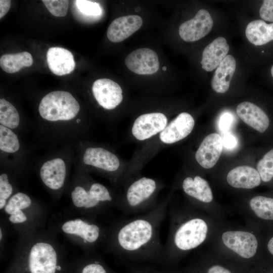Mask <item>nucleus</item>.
<instances>
[{
    "instance_id": "obj_33",
    "label": "nucleus",
    "mask_w": 273,
    "mask_h": 273,
    "mask_svg": "<svg viewBox=\"0 0 273 273\" xmlns=\"http://www.w3.org/2000/svg\"><path fill=\"white\" fill-rule=\"evenodd\" d=\"M43 3L51 14L56 17L66 15L69 1L67 0H43Z\"/></svg>"
},
{
    "instance_id": "obj_36",
    "label": "nucleus",
    "mask_w": 273,
    "mask_h": 273,
    "mask_svg": "<svg viewBox=\"0 0 273 273\" xmlns=\"http://www.w3.org/2000/svg\"><path fill=\"white\" fill-rule=\"evenodd\" d=\"M129 273H162L161 269L143 265H132L129 267Z\"/></svg>"
},
{
    "instance_id": "obj_21",
    "label": "nucleus",
    "mask_w": 273,
    "mask_h": 273,
    "mask_svg": "<svg viewBox=\"0 0 273 273\" xmlns=\"http://www.w3.org/2000/svg\"><path fill=\"white\" fill-rule=\"evenodd\" d=\"M226 181L233 188L251 189L259 186L261 179L256 169L250 166L241 165L229 171Z\"/></svg>"
},
{
    "instance_id": "obj_31",
    "label": "nucleus",
    "mask_w": 273,
    "mask_h": 273,
    "mask_svg": "<svg viewBox=\"0 0 273 273\" xmlns=\"http://www.w3.org/2000/svg\"><path fill=\"white\" fill-rule=\"evenodd\" d=\"M0 175V209L5 207L7 200L10 197L13 192V187L10 183L8 169L1 167Z\"/></svg>"
},
{
    "instance_id": "obj_1",
    "label": "nucleus",
    "mask_w": 273,
    "mask_h": 273,
    "mask_svg": "<svg viewBox=\"0 0 273 273\" xmlns=\"http://www.w3.org/2000/svg\"><path fill=\"white\" fill-rule=\"evenodd\" d=\"M170 199L169 196L153 209L124 220L118 225L113 243L119 255L132 262L161 265L164 246L160 229Z\"/></svg>"
},
{
    "instance_id": "obj_6",
    "label": "nucleus",
    "mask_w": 273,
    "mask_h": 273,
    "mask_svg": "<svg viewBox=\"0 0 273 273\" xmlns=\"http://www.w3.org/2000/svg\"><path fill=\"white\" fill-rule=\"evenodd\" d=\"M161 185L156 179L143 176L131 180L123 195L117 201L120 209L125 214H141L158 205L156 197Z\"/></svg>"
},
{
    "instance_id": "obj_30",
    "label": "nucleus",
    "mask_w": 273,
    "mask_h": 273,
    "mask_svg": "<svg viewBox=\"0 0 273 273\" xmlns=\"http://www.w3.org/2000/svg\"><path fill=\"white\" fill-rule=\"evenodd\" d=\"M261 181L268 182L273 178V148L267 152L257 165Z\"/></svg>"
},
{
    "instance_id": "obj_18",
    "label": "nucleus",
    "mask_w": 273,
    "mask_h": 273,
    "mask_svg": "<svg viewBox=\"0 0 273 273\" xmlns=\"http://www.w3.org/2000/svg\"><path fill=\"white\" fill-rule=\"evenodd\" d=\"M181 187L184 193L198 205L207 204L213 200L209 183L199 175L186 177L182 180Z\"/></svg>"
},
{
    "instance_id": "obj_24",
    "label": "nucleus",
    "mask_w": 273,
    "mask_h": 273,
    "mask_svg": "<svg viewBox=\"0 0 273 273\" xmlns=\"http://www.w3.org/2000/svg\"><path fill=\"white\" fill-rule=\"evenodd\" d=\"M236 67L234 57L230 55H227L218 66L213 76L211 84L214 91L221 94L228 91Z\"/></svg>"
},
{
    "instance_id": "obj_20",
    "label": "nucleus",
    "mask_w": 273,
    "mask_h": 273,
    "mask_svg": "<svg viewBox=\"0 0 273 273\" xmlns=\"http://www.w3.org/2000/svg\"><path fill=\"white\" fill-rule=\"evenodd\" d=\"M47 61L50 70L56 75L69 74L75 67L72 54L61 47L50 48L47 53Z\"/></svg>"
},
{
    "instance_id": "obj_7",
    "label": "nucleus",
    "mask_w": 273,
    "mask_h": 273,
    "mask_svg": "<svg viewBox=\"0 0 273 273\" xmlns=\"http://www.w3.org/2000/svg\"><path fill=\"white\" fill-rule=\"evenodd\" d=\"M28 150L20 135L0 124V165L11 170L28 165Z\"/></svg>"
},
{
    "instance_id": "obj_12",
    "label": "nucleus",
    "mask_w": 273,
    "mask_h": 273,
    "mask_svg": "<svg viewBox=\"0 0 273 273\" xmlns=\"http://www.w3.org/2000/svg\"><path fill=\"white\" fill-rule=\"evenodd\" d=\"M92 93L98 104L108 111L115 109L123 100L122 90L120 86L108 78L96 80L92 86Z\"/></svg>"
},
{
    "instance_id": "obj_35",
    "label": "nucleus",
    "mask_w": 273,
    "mask_h": 273,
    "mask_svg": "<svg viewBox=\"0 0 273 273\" xmlns=\"http://www.w3.org/2000/svg\"><path fill=\"white\" fill-rule=\"evenodd\" d=\"M259 13L263 20L273 23V0H264Z\"/></svg>"
},
{
    "instance_id": "obj_42",
    "label": "nucleus",
    "mask_w": 273,
    "mask_h": 273,
    "mask_svg": "<svg viewBox=\"0 0 273 273\" xmlns=\"http://www.w3.org/2000/svg\"><path fill=\"white\" fill-rule=\"evenodd\" d=\"M162 270V273H173L171 271H167V270Z\"/></svg>"
},
{
    "instance_id": "obj_13",
    "label": "nucleus",
    "mask_w": 273,
    "mask_h": 273,
    "mask_svg": "<svg viewBox=\"0 0 273 273\" xmlns=\"http://www.w3.org/2000/svg\"><path fill=\"white\" fill-rule=\"evenodd\" d=\"M213 23L209 13L206 10L201 9L193 18L180 25L178 30L179 35L186 41H196L209 33Z\"/></svg>"
},
{
    "instance_id": "obj_27",
    "label": "nucleus",
    "mask_w": 273,
    "mask_h": 273,
    "mask_svg": "<svg viewBox=\"0 0 273 273\" xmlns=\"http://www.w3.org/2000/svg\"><path fill=\"white\" fill-rule=\"evenodd\" d=\"M32 201L26 194L18 192L9 199L5 207V211L10 215V221L14 223H22L27 220V216L21 210L29 207Z\"/></svg>"
},
{
    "instance_id": "obj_26",
    "label": "nucleus",
    "mask_w": 273,
    "mask_h": 273,
    "mask_svg": "<svg viewBox=\"0 0 273 273\" xmlns=\"http://www.w3.org/2000/svg\"><path fill=\"white\" fill-rule=\"evenodd\" d=\"M245 34L251 43L265 44L273 40V23L267 24L262 20L251 21L246 27Z\"/></svg>"
},
{
    "instance_id": "obj_16",
    "label": "nucleus",
    "mask_w": 273,
    "mask_h": 273,
    "mask_svg": "<svg viewBox=\"0 0 273 273\" xmlns=\"http://www.w3.org/2000/svg\"><path fill=\"white\" fill-rule=\"evenodd\" d=\"M223 140L217 133L206 136L198 148L195 159L204 168L213 167L219 160L223 148Z\"/></svg>"
},
{
    "instance_id": "obj_38",
    "label": "nucleus",
    "mask_w": 273,
    "mask_h": 273,
    "mask_svg": "<svg viewBox=\"0 0 273 273\" xmlns=\"http://www.w3.org/2000/svg\"><path fill=\"white\" fill-rule=\"evenodd\" d=\"M222 140L223 145L227 148L232 149L236 145V140L233 135L227 134L224 136Z\"/></svg>"
},
{
    "instance_id": "obj_22",
    "label": "nucleus",
    "mask_w": 273,
    "mask_h": 273,
    "mask_svg": "<svg viewBox=\"0 0 273 273\" xmlns=\"http://www.w3.org/2000/svg\"><path fill=\"white\" fill-rule=\"evenodd\" d=\"M230 47L226 39L222 37L215 38L204 49L201 64L206 71L216 68L227 56Z\"/></svg>"
},
{
    "instance_id": "obj_19",
    "label": "nucleus",
    "mask_w": 273,
    "mask_h": 273,
    "mask_svg": "<svg viewBox=\"0 0 273 273\" xmlns=\"http://www.w3.org/2000/svg\"><path fill=\"white\" fill-rule=\"evenodd\" d=\"M236 112L243 122L260 133L264 132L269 126V120L266 114L252 103L244 102L239 104Z\"/></svg>"
},
{
    "instance_id": "obj_32",
    "label": "nucleus",
    "mask_w": 273,
    "mask_h": 273,
    "mask_svg": "<svg viewBox=\"0 0 273 273\" xmlns=\"http://www.w3.org/2000/svg\"><path fill=\"white\" fill-rule=\"evenodd\" d=\"M78 12L87 16H98L102 13L100 5L89 1L78 0L74 2Z\"/></svg>"
},
{
    "instance_id": "obj_44",
    "label": "nucleus",
    "mask_w": 273,
    "mask_h": 273,
    "mask_svg": "<svg viewBox=\"0 0 273 273\" xmlns=\"http://www.w3.org/2000/svg\"><path fill=\"white\" fill-rule=\"evenodd\" d=\"M2 238V230L1 229L0 230V239L1 240Z\"/></svg>"
},
{
    "instance_id": "obj_3",
    "label": "nucleus",
    "mask_w": 273,
    "mask_h": 273,
    "mask_svg": "<svg viewBox=\"0 0 273 273\" xmlns=\"http://www.w3.org/2000/svg\"><path fill=\"white\" fill-rule=\"evenodd\" d=\"M170 228L161 265H171L202 245L210 233L207 219L194 209H169Z\"/></svg>"
},
{
    "instance_id": "obj_8",
    "label": "nucleus",
    "mask_w": 273,
    "mask_h": 273,
    "mask_svg": "<svg viewBox=\"0 0 273 273\" xmlns=\"http://www.w3.org/2000/svg\"><path fill=\"white\" fill-rule=\"evenodd\" d=\"M72 201L78 208L93 209L102 204L114 202L115 198L111 192L104 185L90 181L85 185H77L71 192Z\"/></svg>"
},
{
    "instance_id": "obj_23",
    "label": "nucleus",
    "mask_w": 273,
    "mask_h": 273,
    "mask_svg": "<svg viewBox=\"0 0 273 273\" xmlns=\"http://www.w3.org/2000/svg\"><path fill=\"white\" fill-rule=\"evenodd\" d=\"M0 124L17 133H24L29 125L25 123L15 106L4 98L0 99Z\"/></svg>"
},
{
    "instance_id": "obj_2",
    "label": "nucleus",
    "mask_w": 273,
    "mask_h": 273,
    "mask_svg": "<svg viewBox=\"0 0 273 273\" xmlns=\"http://www.w3.org/2000/svg\"><path fill=\"white\" fill-rule=\"evenodd\" d=\"M37 111L36 134L49 146L82 140L90 126L81 114L78 101L67 91L54 90L44 95L38 103Z\"/></svg>"
},
{
    "instance_id": "obj_41",
    "label": "nucleus",
    "mask_w": 273,
    "mask_h": 273,
    "mask_svg": "<svg viewBox=\"0 0 273 273\" xmlns=\"http://www.w3.org/2000/svg\"><path fill=\"white\" fill-rule=\"evenodd\" d=\"M266 248L268 252L273 256V236L271 237L268 240Z\"/></svg>"
},
{
    "instance_id": "obj_40",
    "label": "nucleus",
    "mask_w": 273,
    "mask_h": 273,
    "mask_svg": "<svg viewBox=\"0 0 273 273\" xmlns=\"http://www.w3.org/2000/svg\"><path fill=\"white\" fill-rule=\"evenodd\" d=\"M207 273H232L226 268L219 265H214L208 269Z\"/></svg>"
},
{
    "instance_id": "obj_25",
    "label": "nucleus",
    "mask_w": 273,
    "mask_h": 273,
    "mask_svg": "<svg viewBox=\"0 0 273 273\" xmlns=\"http://www.w3.org/2000/svg\"><path fill=\"white\" fill-rule=\"evenodd\" d=\"M62 229L66 234L79 236L85 243H95L101 236V229L98 225L89 224L81 219L65 222L63 224Z\"/></svg>"
},
{
    "instance_id": "obj_10",
    "label": "nucleus",
    "mask_w": 273,
    "mask_h": 273,
    "mask_svg": "<svg viewBox=\"0 0 273 273\" xmlns=\"http://www.w3.org/2000/svg\"><path fill=\"white\" fill-rule=\"evenodd\" d=\"M57 254L49 243L38 242L29 252L28 268L29 273H56L61 267L57 265Z\"/></svg>"
},
{
    "instance_id": "obj_43",
    "label": "nucleus",
    "mask_w": 273,
    "mask_h": 273,
    "mask_svg": "<svg viewBox=\"0 0 273 273\" xmlns=\"http://www.w3.org/2000/svg\"><path fill=\"white\" fill-rule=\"evenodd\" d=\"M271 75L273 77V66H272L271 68Z\"/></svg>"
},
{
    "instance_id": "obj_29",
    "label": "nucleus",
    "mask_w": 273,
    "mask_h": 273,
    "mask_svg": "<svg viewBox=\"0 0 273 273\" xmlns=\"http://www.w3.org/2000/svg\"><path fill=\"white\" fill-rule=\"evenodd\" d=\"M250 211L257 218L264 221H273V198L256 196L249 202Z\"/></svg>"
},
{
    "instance_id": "obj_46",
    "label": "nucleus",
    "mask_w": 273,
    "mask_h": 273,
    "mask_svg": "<svg viewBox=\"0 0 273 273\" xmlns=\"http://www.w3.org/2000/svg\"><path fill=\"white\" fill-rule=\"evenodd\" d=\"M261 52H262V53H264V52L263 51H262Z\"/></svg>"
},
{
    "instance_id": "obj_4",
    "label": "nucleus",
    "mask_w": 273,
    "mask_h": 273,
    "mask_svg": "<svg viewBox=\"0 0 273 273\" xmlns=\"http://www.w3.org/2000/svg\"><path fill=\"white\" fill-rule=\"evenodd\" d=\"M74 149L75 167L86 172L98 171L114 181L120 178L121 160L110 149L82 140L75 143Z\"/></svg>"
},
{
    "instance_id": "obj_39",
    "label": "nucleus",
    "mask_w": 273,
    "mask_h": 273,
    "mask_svg": "<svg viewBox=\"0 0 273 273\" xmlns=\"http://www.w3.org/2000/svg\"><path fill=\"white\" fill-rule=\"evenodd\" d=\"M11 1H0V18L3 17L9 11L11 7Z\"/></svg>"
},
{
    "instance_id": "obj_11",
    "label": "nucleus",
    "mask_w": 273,
    "mask_h": 273,
    "mask_svg": "<svg viewBox=\"0 0 273 273\" xmlns=\"http://www.w3.org/2000/svg\"><path fill=\"white\" fill-rule=\"evenodd\" d=\"M168 124L166 115L161 112H152L138 117L133 123L131 133L137 140L144 141L159 134Z\"/></svg>"
},
{
    "instance_id": "obj_34",
    "label": "nucleus",
    "mask_w": 273,
    "mask_h": 273,
    "mask_svg": "<svg viewBox=\"0 0 273 273\" xmlns=\"http://www.w3.org/2000/svg\"><path fill=\"white\" fill-rule=\"evenodd\" d=\"M81 273H113L99 260H95L87 263L82 268Z\"/></svg>"
},
{
    "instance_id": "obj_9",
    "label": "nucleus",
    "mask_w": 273,
    "mask_h": 273,
    "mask_svg": "<svg viewBox=\"0 0 273 273\" xmlns=\"http://www.w3.org/2000/svg\"><path fill=\"white\" fill-rule=\"evenodd\" d=\"M220 242L224 249L244 259L253 257L258 250L257 237L247 230H226L221 233Z\"/></svg>"
},
{
    "instance_id": "obj_45",
    "label": "nucleus",
    "mask_w": 273,
    "mask_h": 273,
    "mask_svg": "<svg viewBox=\"0 0 273 273\" xmlns=\"http://www.w3.org/2000/svg\"><path fill=\"white\" fill-rule=\"evenodd\" d=\"M162 70H164V71H166V66H164L162 67Z\"/></svg>"
},
{
    "instance_id": "obj_14",
    "label": "nucleus",
    "mask_w": 273,
    "mask_h": 273,
    "mask_svg": "<svg viewBox=\"0 0 273 273\" xmlns=\"http://www.w3.org/2000/svg\"><path fill=\"white\" fill-rule=\"evenodd\" d=\"M125 63L131 71L140 75L154 74L159 68L157 54L149 48L133 51L126 56Z\"/></svg>"
},
{
    "instance_id": "obj_37",
    "label": "nucleus",
    "mask_w": 273,
    "mask_h": 273,
    "mask_svg": "<svg viewBox=\"0 0 273 273\" xmlns=\"http://www.w3.org/2000/svg\"><path fill=\"white\" fill-rule=\"evenodd\" d=\"M233 121V117L229 113H224L220 117L219 126L221 130H225L228 129L231 125Z\"/></svg>"
},
{
    "instance_id": "obj_28",
    "label": "nucleus",
    "mask_w": 273,
    "mask_h": 273,
    "mask_svg": "<svg viewBox=\"0 0 273 273\" xmlns=\"http://www.w3.org/2000/svg\"><path fill=\"white\" fill-rule=\"evenodd\" d=\"M32 63V55L27 52L5 54L0 58L1 68L8 73L18 72L23 67L31 66Z\"/></svg>"
},
{
    "instance_id": "obj_17",
    "label": "nucleus",
    "mask_w": 273,
    "mask_h": 273,
    "mask_svg": "<svg viewBox=\"0 0 273 273\" xmlns=\"http://www.w3.org/2000/svg\"><path fill=\"white\" fill-rule=\"evenodd\" d=\"M142 24L143 20L138 15H130L117 18L110 24L107 31V37L112 42H121L136 32Z\"/></svg>"
},
{
    "instance_id": "obj_15",
    "label": "nucleus",
    "mask_w": 273,
    "mask_h": 273,
    "mask_svg": "<svg viewBox=\"0 0 273 273\" xmlns=\"http://www.w3.org/2000/svg\"><path fill=\"white\" fill-rule=\"evenodd\" d=\"M194 125L195 120L191 114L180 113L159 134L160 141L164 144L176 143L188 136Z\"/></svg>"
},
{
    "instance_id": "obj_5",
    "label": "nucleus",
    "mask_w": 273,
    "mask_h": 273,
    "mask_svg": "<svg viewBox=\"0 0 273 273\" xmlns=\"http://www.w3.org/2000/svg\"><path fill=\"white\" fill-rule=\"evenodd\" d=\"M75 143L63 145L43 157L37 163V169L42 183L53 191H59L64 186L75 158Z\"/></svg>"
}]
</instances>
